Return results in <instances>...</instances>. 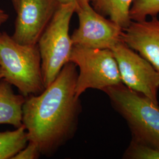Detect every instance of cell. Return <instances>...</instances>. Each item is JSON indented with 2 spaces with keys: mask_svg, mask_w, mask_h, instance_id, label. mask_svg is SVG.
I'll list each match as a JSON object with an SVG mask.
<instances>
[{
  "mask_svg": "<svg viewBox=\"0 0 159 159\" xmlns=\"http://www.w3.org/2000/svg\"><path fill=\"white\" fill-rule=\"evenodd\" d=\"M13 4V6L14 7V8L16 10L17 7L18 5V2H19V0H11Z\"/></svg>",
  "mask_w": 159,
  "mask_h": 159,
  "instance_id": "18",
  "label": "cell"
},
{
  "mask_svg": "<svg viewBox=\"0 0 159 159\" xmlns=\"http://www.w3.org/2000/svg\"><path fill=\"white\" fill-rule=\"evenodd\" d=\"M91 1H92V0H91Z\"/></svg>",
  "mask_w": 159,
  "mask_h": 159,
  "instance_id": "20",
  "label": "cell"
},
{
  "mask_svg": "<svg viewBox=\"0 0 159 159\" xmlns=\"http://www.w3.org/2000/svg\"><path fill=\"white\" fill-rule=\"evenodd\" d=\"M110 50L117 63L123 84L159 103V73L153 66L123 41Z\"/></svg>",
  "mask_w": 159,
  "mask_h": 159,
  "instance_id": "7",
  "label": "cell"
},
{
  "mask_svg": "<svg viewBox=\"0 0 159 159\" xmlns=\"http://www.w3.org/2000/svg\"><path fill=\"white\" fill-rule=\"evenodd\" d=\"M134 0H92L94 9L125 29L130 25L131 4Z\"/></svg>",
  "mask_w": 159,
  "mask_h": 159,
  "instance_id": "11",
  "label": "cell"
},
{
  "mask_svg": "<svg viewBox=\"0 0 159 159\" xmlns=\"http://www.w3.org/2000/svg\"><path fill=\"white\" fill-rule=\"evenodd\" d=\"M114 109L127 122L131 137L159 148V103L123 84L105 89Z\"/></svg>",
  "mask_w": 159,
  "mask_h": 159,
  "instance_id": "3",
  "label": "cell"
},
{
  "mask_svg": "<svg viewBox=\"0 0 159 159\" xmlns=\"http://www.w3.org/2000/svg\"><path fill=\"white\" fill-rule=\"evenodd\" d=\"M123 159H159V148L150 143L131 137Z\"/></svg>",
  "mask_w": 159,
  "mask_h": 159,
  "instance_id": "13",
  "label": "cell"
},
{
  "mask_svg": "<svg viewBox=\"0 0 159 159\" xmlns=\"http://www.w3.org/2000/svg\"><path fill=\"white\" fill-rule=\"evenodd\" d=\"M60 4L57 0H19L12 39L21 44H37Z\"/></svg>",
  "mask_w": 159,
  "mask_h": 159,
  "instance_id": "8",
  "label": "cell"
},
{
  "mask_svg": "<svg viewBox=\"0 0 159 159\" xmlns=\"http://www.w3.org/2000/svg\"><path fill=\"white\" fill-rule=\"evenodd\" d=\"M69 61L79 68L75 86L77 97L89 89L103 91L108 87L123 84L111 50L73 46Z\"/></svg>",
  "mask_w": 159,
  "mask_h": 159,
  "instance_id": "5",
  "label": "cell"
},
{
  "mask_svg": "<svg viewBox=\"0 0 159 159\" xmlns=\"http://www.w3.org/2000/svg\"><path fill=\"white\" fill-rule=\"evenodd\" d=\"M131 21L123 30V41L146 59L159 73V20Z\"/></svg>",
  "mask_w": 159,
  "mask_h": 159,
  "instance_id": "9",
  "label": "cell"
},
{
  "mask_svg": "<svg viewBox=\"0 0 159 159\" xmlns=\"http://www.w3.org/2000/svg\"><path fill=\"white\" fill-rule=\"evenodd\" d=\"M25 97L16 94L12 85L0 80V125H10L18 128L23 125V107Z\"/></svg>",
  "mask_w": 159,
  "mask_h": 159,
  "instance_id": "10",
  "label": "cell"
},
{
  "mask_svg": "<svg viewBox=\"0 0 159 159\" xmlns=\"http://www.w3.org/2000/svg\"><path fill=\"white\" fill-rule=\"evenodd\" d=\"M60 4H67L70 2H75V0H57Z\"/></svg>",
  "mask_w": 159,
  "mask_h": 159,
  "instance_id": "17",
  "label": "cell"
},
{
  "mask_svg": "<svg viewBox=\"0 0 159 159\" xmlns=\"http://www.w3.org/2000/svg\"><path fill=\"white\" fill-rule=\"evenodd\" d=\"M77 75L75 64L68 61L40 94L25 97L23 125L29 142L35 143L42 155L56 153L77 130L82 111L75 94Z\"/></svg>",
  "mask_w": 159,
  "mask_h": 159,
  "instance_id": "1",
  "label": "cell"
},
{
  "mask_svg": "<svg viewBox=\"0 0 159 159\" xmlns=\"http://www.w3.org/2000/svg\"><path fill=\"white\" fill-rule=\"evenodd\" d=\"M0 67L4 79L25 97L40 94L45 85L37 44H21L0 33Z\"/></svg>",
  "mask_w": 159,
  "mask_h": 159,
  "instance_id": "2",
  "label": "cell"
},
{
  "mask_svg": "<svg viewBox=\"0 0 159 159\" xmlns=\"http://www.w3.org/2000/svg\"><path fill=\"white\" fill-rule=\"evenodd\" d=\"M159 13V0H134L130 10L132 21L145 20L148 16L156 17Z\"/></svg>",
  "mask_w": 159,
  "mask_h": 159,
  "instance_id": "14",
  "label": "cell"
},
{
  "mask_svg": "<svg viewBox=\"0 0 159 159\" xmlns=\"http://www.w3.org/2000/svg\"><path fill=\"white\" fill-rule=\"evenodd\" d=\"M91 0H75L79 25L71 35L73 46L109 49L123 41V29L106 19L90 4Z\"/></svg>",
  "mask_w": 159,
  "mask_h": 159,
  "instance_id": "6",
  "label": "cell"
},
{
  "mask_svg": "<svg viewBox=\"0 0 159 159\" xmlns=\"http://www.w3.org/2000/svg\"><path fill=\"white\" fill-rule=\"evenodd\" d=\"M29 143L24 125L15 130L0 131V159H12Z\"/></svg>",
  "mask_w": 159,
  "mask_h": 159,
  "instance_id": "12",
  "label": "cell"
},
{
  "mask_svg": "<svg viewBox=\"0 0 159 159\" xmlns=\"http://www.w3.org/2000/svg\"><path fill=\"white\" fill-rule=\"evenodd\" d=\"M75 8V2L60 4L37 43L45 88L69 61L73 46L69 34L70 24Z\"/></svg>",
  "mask_w": 159,
  "mask_h": 159,
  "instance_id": "4",
  "label": "cell"
},
{
  "mask_svg": "<svg viewBox=\"0 0 159 159\" xmlns=\"http://www.w3.org/2000/svg\"><path fill=\"white\" fill-rule=\"evenodd\" d=\"M40 155L41 153L38 146L34 143L29 142L12 159H37L40 157Z\"/></svg>",
  "mask_w": 159,
  "mask_h": 159,
  "instance_id": "15",
  "label": "cell"
},
{
  "mask_svg": "<svg viewBox=\"0 0 159 159\" xmlns=\"http://www.w3.org/2000/svg\"><path fill=\"white\" fill-rule=\"evenodd\" d=\"M2 78H3V75H2V71H1V67H0V80L2 79Z\"/></svg>",
  "mask_w": 159,
  "mask_h": 159,
  "instance_id": "19",
  "label": "cell"
},
{
  "mask_svg": "<svg viewBox=\"0 0 159 159\" xmlns=\"http://www.w3.org/2000/svg\"><path fill=\"white\" fill-rule=\"evenodd\" d=\"M8 14L0 7V29L4 24L8 21Z\"/></svg>",
  "mask_w": 159,
  "mask_h": 159,
  "instance_id": "16",
  "label": "cell"
}]
</instances>
